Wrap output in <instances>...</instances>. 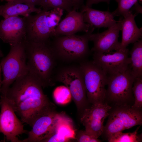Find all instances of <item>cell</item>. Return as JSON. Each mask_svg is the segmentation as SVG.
Listing matches in <instances>:
<instances>
[{
  "mask_svg": "<svg viewBox=\"0 0 142 142\" xmlns=\"http://www.w3.org/2000/svg\"><path fill=\"white\" fill-rule=\"evenodd\" d=\"M1 82L2 80L1 79H0V90L1 86Z\"/></svg>",
  "mask_w": 142,
  "mask_h": 142,
  "instance_id": "1f68e13d",
  "label": "cell"
},
{
  "mask_svg": "<svg viewBox=\"0 0 142 142\" xmlns=\"http://www.w3.org/2000/svg\"><path fill=\"white\" fill-rule=\"evenodd\" d=\"M131 63L130 64L131 73L135 78L142 77V40L140 39L134 43L129 52Z\"/></svg>",
  "mask_w": 142,
  "mask_h": 142,
  "instance_id": "44dd1931",
  "label": "cell"
},
{
  "mask_svg": "<svg viewBox=\"0 0 142 142\" xmlns=\"http://www.w3.org/2000/svg\"><path fill=\"white\" fill-rule=\"evenodd\" d=\"M40 6L44 9L59 8L68 13L74 10L73 5L68 0H41Z\"/></svg>",
  "mask_w": 142,
  "mask_h": 142,
  "instance_id": "603a6c76",
  "label": "cell"
},
{
  "mask_svg": "<svg viewBox=\"0 0 142 142\" xmlns=\"http://www.w3.org/2000/svg\"><path fill=\"white\" fill-rule=\"evenodd\" d=\"M1 67L0 65V79H1Z\"/></svg>",
  "mask_w": 142,
  "mask_h": 142,
  "instance_id": "d6a6232c",
  "label": "cell"
},
{
  "mask_svg": "<svg viewBox=\"0 0 142 142\" xmlns=\"http://www.w3.org/2000/svg\"><path fill=\"white\" fill-rule=\"evenodd\" d=\"M54 100L58 104L64 105L69 103L72 99L70 92L65 86L57 87L53 92Z\"/></svg>",
  "mask_w": 142,
  "mask_h": 142,
  "instance_id": "cb8c5ba5",
  "label": "cell"
},
{
  "mask_svg": "<svg viewBox=\"0 0 142 142\" xmlns=\"http://www.w3.org/2000/svg\"><path fill=\"white\" fill-rule=\"evenodd\" d=\"M73 5L74 9L77 10L80 8L83 4L84 0H68Z\"/></svg>",
  "mask_w": 142,
  "mask_h": 142,
  "instance_id": "83f0119b",
  "label": "cell"
},
{
  "mask_svg": "<svg viewBox=\"0 0 142 142\" xmlns=\"http://www.w3.org/2000/svg\"><path fill=\"white\" fill-rule=\"evenodd\" d=\"M52 134L54 142H68L75 139L76 131L72 120L64 114H60Z\"/></svg>",
  "mask_w": 142,
  "mask_h": 142,
  "instance_id": "ffe728a7",
  "label": "cell"
},
{
  "mask_svg": "<svg viewBox=\"0 0 142 142\" xmlns=\"http://www.w3.org/2000/svg\"><path fill=\"white\" fill-rule=\"evenodd\" d=\"M68 14L56 27L54 36L75 34L80 32H87L91 26L85 23L82 12L73 10Z\"/></svg>",
  "mask_w": 142,
  "mask_h": 142,
  "instance_id": "2e32d148",
  "label": "cell"
},
{
  "mask_svg": "<svg viewBox=\"0 0 142 142\" xmlns=\"http://www.w3.org/2000/svg\"><path fill=\"white\" fill-rule=\"evenodd\" d=\"M108 117L101 135L106 140L115 133L142 124L141 110L134 109L130 106L111 107Z\"/></svg>",
  "mask_w": 142,
  "mask_h": 142,
  "instance_id": "9c48e42d",
  "label": "cell"
},
{
  "mask_svg": "<svg viewBox=\"0 0 142 142\" xmlns=\"http://www.w3.org/2000/svg\"><path fill=\"white\" fill-rule=\"evenodd\" d=\"M122 18L108 29L99 33H92L89 40L92 41L93 46L91 52L98 53H106L113 50L120 49V42L118 40L119 32L121 28Z\"/></svg>",
  "mask_w": 142,
  "mask_h": 142,
  "instance_id": "4fadbf2b",
  "label": "cell"
},
{
  "mask_svg": "<svg viewBox=\"0 0 142 142\" xmlns=\"http://www.w3.org/2000/svg\"><path fill=\"white\" fill-rule=\"evenodd\" d=\"M140 126L131 133L119 132L108 137L106 140L109 142H140L142 141V133L139 134L138 131Z\"/></svg>",
  "mask_w": 142,
  "mask_h": 142,
  "instance_id": "7402d4cb",
  "label": "cell"
},
{
  "mask_svg": "<svg viewBox=\"0 0 142 142\" xmlns=\"http://www.w3.org/2000/svg\"><path fill=\"white\" fill-rule=\"evenodd\" d=\"M111 107L106 103L92 104L81 115L80 121L85 130L91 136L98 138L103 132L104 123Z\"/></svg>",
  "mask_w": 142,
  "mask_h": 142,
  "instance_id": "8fae6325",
  "label": "cell"
},
{
  "mask_svg": "<svg viewBox=\"0 0 142 142\" xmlns=\"http://www.w3.org/2000/svg\"><path fill=\"white\" fill-rule=\"evenodd\" d=\"M28 72L43 87L54 84L53 73L56 58L49 44L26 40L24 42Z\"/></svg>",
  "mask_w": 142,
  "mask_h": 142,
  "instance_id": "7a4b0ae2",
  "label": "cell"
},
{
  "mask_svg": "<svg viewBox=\"0 0 142 142\" xmlns=\"http://www.w3.org/2000/svg\"><path fill=\"white\" fill-rule=\"evenodd\" d=\"M21 1L29 5L36 6H40L41 0H20Z\"/></svg>",
  "mask_w": 142,
  "mask_h": 142,
  "instance_id": "f546056e",
  "label": "cell"
},
{
  "mask_svg": "<svg viewBox=\"0 0 142 142\" xmlns=\"http://www.w3.org/2000/svg\"><path fill=\"white\" fill-rule=\"evenodd\" d=\"M9 0V1H10V0Z\"/></svg>",
  "mask_w": 142,
  "mask_h": 142,
  "instance_id": "836d02e7",
  "label": "cell"
},
{
  "mask_svg": "<svg viewBox=\"0 0 142 142\" xmlns=\"http://www.w3.org/2000/svg\"><path fill=\"white\" fill-rule=\"evenodd\" d=\"M130 11L121 20L122 40L120 49L126 48L130 44L134 43L142 38V28H139L136 23L135 18L137 15Z\"/></svg>",
  "mask_w": 142,
  "mask_h": 142,
  "instance_id": "ac0fdd59",
  "label": "cell"
},
{
  "mask_svg": "<svg viewBox=\"0 0 142 142\" xmlns=\"http://www.w3.org/2000/svg\"><path fill=\"white\" fill-rule=\"evenodd\" d=\"M41 10L40 8L29 5L20 0H11L0 6V16L4 18L19 15L25 17L33 12L38 13Z\"/></svg>",
  "mask_w": 142,
  "mask_h": 142,
  "instance_id": "d6986e66",
  "label": "cell"
},
{
  "mask_svg": "<svg viewBox=\"0 0 142 142\" xmlns=\"http://www.w3.org/2000/svg\"><path fill=\"white\" fill-rule=\"evenodd\" d=\"M127 48L120 49L112 54L93 53L92 62L100 67L108 75L125 71L131 63Z\"/></svg>",
  "mask_w": 142,
  "mask_h": 142,
  "instance_id": "7c38bea8",
  "label": "cell"
},
{
  "mask_svg": "<svg viewBox=\"0 0 142 142\" xmlns=\"http://www.w3.org/2000/svg\"><path fill=\"white\" fill-rule=\"evenodd\" d=\"M60 114L54 110L39 116L34 121L31 130L28 132V137L22 142H42L53 133L55 126Z\"/></svg>",
  "mask_w": 142,
  "mask_h": 142,
  "instance_id": "9a60e30c",
  "label": "cell"
},
{
  "mask_svg": "<svg viewBox=\"0 0 142 142\" xmlns=\"http://www.w3.org/2000/svg\"><path fill=\"white\" fill-rule=\"evenodd\" d=\"M3 56V53L0 49V58Z\"/></svg>",
  "mask_w": 142,
  "mask_h": 142,
  "instance_id": "4dcf8cb0",
  "label": "cell"
},
{
  "mask_svg": "<svg viewBox=\"0 0 142 142\" xmlns=\"http://www.w3.org/2000/svg\"></svg>",
  "mask_w": 142,
  "mask_h": 142,
  "instance_id": "e575fe53",
  "label": "cell"
},
{
  "mask_svg": "<svg viewBox=\"0 0 142 142\" xmlns=\"http://www.w3.org/2000/svg\"><path fill=\"white\" fill-rule=\"evenodd\" d=\"M134 99L132 108L141 110L142 107V79L141 77L135 79L132 88Z\"/></svg>",
  "mask_w": 142,
  "mask_h": 142,
  "instance_id": "d4e9b609",
  "label": "cell"
},
{
  "mask_svg": "<svg viewBox=\"0 0 142 142\" xmlns=\"http://www.w3.org/2000/svg\"><path fill=\"white\" fill-rule=\"evenodd\" d=\"M26 31L24 17H9L0 21V38L10 45L24 42Z\"/></svg>",
  "mask_w": 142,
  "mask_h": 142,
  "instance_id": "5bb4252c",
  "label": "cell"
},
{
  "mask_svg": "<svg viewBox=\"0 0 142 142\" xmlns=\"http://www.w3.org/2000/svg\"><path fill=\"white\" fill-rule=\"evenodd\" d=\"M117 3V9L112 12L114 17L121 16L124 17L129 13L130 8L138 0H115Z\"/></svg>",
  "mask_w": 142,
  "mask_h": 142,
  "instance_id": "484cf974",
  "label": "cell"
},
{
  "mask_svg": "<svg viewBox=\"0 0 142 142\" xmlns=\"http://www.w3.org/2000/svg\"><path fill=\"white\" fill-rule=\"evenodd\" d=\"M61 9H42L34 15L24 17L28 40L47 42L54 36L55 28L63 14Z\"/></svg>",
  "mask_w": 142,
  "mask_h": 142,
  "instance_id": "277c9868",
  "label": "cell"
},
{
  "mask_svg": "<svg viewBox=\"0 0 142 142\" xmlns=\"http://www.w3.org/2000/svg\"><path fill=\"white\" fill-rule=\"evenodd\" d=\"M1 98L0 133L3 134L7 141L22 142L17 136L28 131L24 129L22 122L16 116L5 96L1 95Z\"/></svg>",
  "mask_w": 142,
  "mask_h": 142,
  "instance_id": "30bf717a",
  "label": "cell"
},
{
  "mask_svg": "<svg viewBox=\"0 0 142 142\" xmlns=\"http://www.w3.org/2000/svg\"><path fill=\"white\" fill-rule=\"evenodd\" d=\"M95 28L91 27L84 34L54 36L49 44L56 59L64 62H80L85 60L89 54V36Z\"/></svg>",
  "mask_w": 142,
  "mask_h": 142,
  "instance_id": "3957f363",
  "label": "cell"
},
{
  "mask_svg": "<svg viewBox=\"0 0 142 142\" xmlns=\"http://www.w3.org/2000/svg\"><path fill=\"white\" fill-rule=\"evenodd\" d=\"M75 139L79 142H100L98 138L93 136L84 130H79L76 133Z\"/></svg>",
  "mask_w": 142,
  "mask_h": 142,
  "instance_id": "4316f807",
  "label": "cell"
},
{
  "mask_svg": "<svg viewBox=\"0 0 142 142\" xmlns=\"http://www.w3.org/2000/svg\"><path fill=\"white\" fill-rule=\"evenodd\" d=\"M54 81L64 84L70 90L78 111L81 115L88 106L82 73L79 65L65 66L60 68Z\"/></svg>",
  "mask_w": 142,
  "mask_h": 142,
  "instance_id": "ba28073f",
  "label": "cell"
},
{
  "mask_svg": "<svg viewBox=\"0 0 142 142\" xmlns=\"http://www.w3.org/2000/svg\"><path fill=\"white\" fill-rule=\"evenodd\" d=\"M135 79L130 66L123 72L107 75L105 102L111 107L131 106L134 101L132 88Z\"/></svg>",
  "mask_w": 142,
  "mask_h": 142,
  "instance_id": "5b68a950",
  "label": "cell"
},
{
  "mask_svg": "<svg viewBox=\"0 0 142 142\" xmlns=\"http://www.w3.org/2000/svg\"><path fill=\"white\" fill-rule=\"evenodd\" d=\"M25 42L10 45L9 53L1 61L0 65L3 77L0 90L1 95H5L11 84L28 72Z\"/></svg>",
  "mask_w": 142,
  "mask_h": 142,
  "instance_id": "8992f818",
  "label": "cell"
},
{
  "mask_svg": "<svg viewBox=\"0 0 142 142\" xmlns=\"http://www.w3.org/2000/svg\"><path fill=\"white\" fill-rule=\"evenodd\" d=\"M80 9L83 13L84 22L95 28H108L117 22L114 19L112 13L109 11L96 10L84 4Z\"/></svg>",
  "mask_w": 142,
  "mask_h": 142,
  "instance_id": "e0dca14e",
  "label": "cell"
},
{
  "mask_svg": "<svg viewBox=\"0 0 142 142\" xmlns=\"http://www.w3.org/2000/svg\"><path fill=\"white\" fill-rule=\"evenodd\" d=\"M38 81L28 71L13 83L5 95L21 121L32 126L41 115L54 109Z\"/></svg>",
  "mask_w": 142,
  "mask_h": 142,
  "instance_id": "6da1fadb",
  "label": "cell"
},
{
  "mask_svg": "<svg viewBox=\"0 0 142 142\" xmlns=\"http://www.w3.org/2000/svg\"><path fill=\"white\" fill-rule=\"evenodd\" d=\"M88 100L91 104L105 103L107 75L92 61L80 62Z\"/></svg>",
  "mask_w": 142,
  "mask_h": 142,
  "instance_id": "52a82bcc",
  "label": "cell"
},
{
  "mask_svg": "<svg viewBox=\"0 0 142 142\" xmlns=\"http://www.w3.org/2000/svg\"><path fill=\"white\" fill-rule=\"evenodd\" d=\"M111 0H87L86 2V6L91 7L94 4H96L101 2H106L109 4Z\"/></svg>",
  "mask_w": 142,
  "mask_h": 142,
  "instance_id": "f1b7e54d",
  "label": "cell"
}]
</instances>
